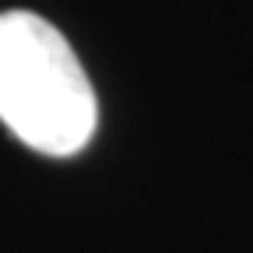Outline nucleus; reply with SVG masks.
<instances>
[{"label":"nucleus","instance_id":"f257e3e1","mask_svg":"<svg viewBox=\"0 0 253 253\" xmlns=\"http://www.w3.org/2000/svg\"><path fill=\"white\" fill-rule=\"evenodd\" d=\"M0 123L42 155H78L99 123L95 88L71 42L32 11L0 14Z\"/></svg>","mask_w":253,"mask_h":253}]
</instances>
